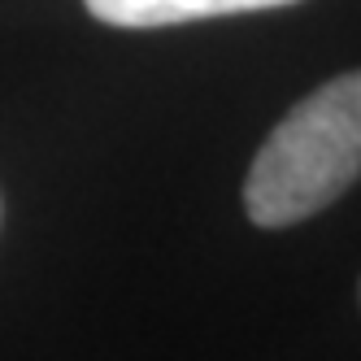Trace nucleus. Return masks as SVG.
Segmentation results:
<instances>
[{
  "label": "nucleus",
  "instance_id": "nucleus-1",
  "mask_svg": "<svg viewBox=\"0 0 361 361\" xmlns=\"http://www.w3.org/2000/svg\"><path fill=\"white\" fill-rule=\"evenodd\" d=\"M361 178V70L322 83L266 135L244 178L257 226H292Z\"/></svg>",
  "mask_w": 361,
  "mask_h": 361
},
{
  "label": "nucleus",
  "instance_id": "nucleus-2",
  "mask_svg": "<svg viewBox=\"0 0 361 361\" xmlns=\"http://www.w3.org/2000/svg\"><path fill=\"white\" fill-rule=\"evenodd\" d=\"M87 13L126 31L148 27H178L200 18H226V13H257V9H283L296 0H83Z\"/></svg>",
  "mask_w": 361,
  "mask_h": 361
}]
</instances>
